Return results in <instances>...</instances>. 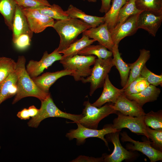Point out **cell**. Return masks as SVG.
I'll return each mask as SVG.
<instances>
[{
  "label": "cell",
  "instance_id": "cell-1",
  "mask_svg": "<svg viewBox=\"0 0 162 162\" xmlns=\"http://www.w3.org/2000/svg\"><path fill=\"white\" fill-rule=\"evenodd\" d=\"M26 59L24 56L18 57L15 70L17 77V90L12 104L28 97L36 98L42 101L50 95V93L44 92L37 86L26 71Z\"/></svg>",
  "mask_w": 162,
  "mask_h": 162
},
{
  "label": "cell",
  "instance_id": "cell-2",
  "mask_svg": "<svg viewBox=\"0 0 162 162\" xmlns=\"http://www.w3.org/2000/svg\"><path fill=\"white\" fill-rule=\"evenodd\" d=\"M52 28L60 37L59 45L56 48L59 52L76 41L80 34L92 27L80 20L69 17L55 22Z\"/></svg>",
  "mask_w": 162,
  "mask_h": 162
},
{
  "label": "cell",
  "instance_id": "cell-3",
  "mask_svg": "<svg viewBox=\"0 0 162 162\" xmlns=\"http://www.w3.org/2000/svg\"><path fill=\"white\" fill-rule=\"evenodd\" d=\"M41 102V105L38 115L32 118L27 124L29 127L37 128L41 122L49 117H60L69 119L75 123L82 117V114L76 115L66 113L60 110L53 102L50 95L46 99Z\"/></svg>",
  "mask_w": 162,
  "mask_h": 162
},
{
  "label": "cell",
  "instance_id": "cell-4",
  "mask_svg": "<svg viewBox=\"0 0 162 162\" xmlns=\"http://www.w3.org/2000/svg\"><path fill=\"white\" fill-rule=\"evenodd\" d=\"M85 107L82 113V117L76 123L91 129H97L99 122L110 114L116 113L113 107V104L106 103L103 106L98 107L93 106L89 100L83 103Z\"/></svg>",
  "mask_w": 162,
  "mask_h": 162
},
{
  "label": "cell",
  "instance_id": "cell-5",
  "mask_svg": "<svg viewBox=\"0 0 162 162\" xmlns=\"http://www.w3.org/2000/svg\"><path fill=\"white\" fill-rule=\"evenodd\" d=\"M96 56L93 55L82 56L76 55L72 57L60 60L64 69L74 70L75 72L71 75L76 81H81L83 78L89 76L94 65Z\"/></svg>",
  "mask_w": 162,
  "mask_h": 162
},
{
  "label": "cell",
  "instance_id": "cell-6",
  "mask_svg": "<svg viewBox=\"0 0 162 162\" xmlns=\"http://www.w3.org/2000/svg\"><path fill=\"white\" fill-rule=\"evenodd\" d=\"M90 75L81 81L90 83L89 94L91 96L98 88L103 87L106 76L114 66L112 57L106 59L96 58Z\"/></svg>",
  "mask_w": 162,
  "mask_h": 162
},
{
  "label": "cell",
  "instance_id": "cell-7",
  "mask_svg": "<svg viewBox=\"0 0 162 162\" xmlns=\"http://www.w3.org/2000/svg\"><path fill=\"white\" fill-rule=\"evenodd\" d=\"M77 128L75 129H72L66 134V136L70 140L74 138L76 140L78 145L83 144L86 139L89 137H97L103 140L108 148V142L104 136L107 134L117 132H120L121 130H117L114 128L112 124L105 126L100 130L91 129L85 127L79 123H76Z\"/></svg>",
  "mask_w": 162,
  "mask_h": 162
},
{
  "label": "cell",
  "instance_id": "cell-8",
  "mask_svg": "<svg viewBox=\"0 0 162 162\" xmlns=\"http://www.w3.org/2000/svg\"><path fill=\"white\" fill-rule=\"evenodd\" d=\"M118 116L113 120L112 127L117 130L127 128L132 132L146 136L148 139L146 125L144 121V116L132 117L125 115L117 111Z\"/></svg>",
  "mask_w": 162,
  "mask_h": 162
},
{
  "label": "cell",
  "instance_id": "cell-9",
  "mask_svg": "<svg viewBox=\"0 0 162 162\" xmlns=\"http://www.w3.org/2000/svg\"><path fill=\"white\" fill-rule=\"evenodd\" d=\"M29 28L35 33H40L48 27H52L53 19L42 14L35 8L22 9Z\"/></svg>",
  "mask_w": 162,
  "mask_h": 162
},
{
  "label": "cell",
  "instance_id": "cell-10",
  "mask_svg": "<svg viewBox=\"0 0 162 162\" xmlns=\"http://www.w3.org/2000/svg\"><path fill=\"white\" fill-rule=\"evenodd\" d=\"M121 140L123 142H129L131 143L126 146L127 149L131 151H139L147 156L151 162H155L162 160V152L154 148L150 142H140L130 138L126 132L120 133Z\"/></svg>",
  "mask_w": 162,
  "mask_h": 162
},
{
  "label": "cell",
  "instance_id": "cell-11",
  "mask_svg": "<svg viewBox=\"0 0 162 162\" xmlns=\"http://www.w3.org/2000/svg\"><path fill=\"white\" fill-rule=\"evenodd\" d=\"M62 59V55L57 51L56 48L50 54L46 51L39 61L30 60L26 65V69L31 78L36 77L55 62Z\"/></svg>",
  "mask_w": 162,
  "mask_h": 162
},
{
  "label": "cell",
  "instance_id": "cell-12",
  "mask_svg": "<svg viewBox=\"0 0 162 162\" xmlns=\"http://www.w3.org/2000/svg\"><path fill=\"white\" fill-rule=\"evenodd\" d=\"M120 133H111L106 135V140L113 143L114 149L111 154H103L104 162H120L124 160L131 159L135 156V153L128 151L121 145L119 137Z\"/></svg>",
  "mask_w": 162,
  "mask_h": 162
},
{
  "label": "cell",
  "instance_id": "cell-13",
  "mask_svg": "<svg viewBox=\"0 0 162 162\" xmlns=\"http://www.w3.org/2000/svg\"><path fill=\"white\" fill-rule=\"evenodd\" d=\"M140 13L130 16L117 28L110 32L114 44L118 45L124 38L132 35L137 32L139 29L138 20Z\"/></svg>",
  "mask_w": 162,
  "mask_h": 162
},
{
  "label": "cell",
  "instance_id": "cell-14",
  "mask_svg": "<svg viewBox=\"0 0 162 162\" xmlns=\"http://www.w3.org/2000/svg\"><path fill=\"white\" fill-rule=\"evenodd\" d=\"M113 107L115 110L130 116L140 117L146 114L142 107L135 100L128 98L123 93L113 104Z\"/></svg>",
  "mask_w": 162,
  "mask_h": 162
},
{
  "label": "cell",
  "instance_id": "cell-15",
  "mask_svg": "<svg viewBox=\"0 0 162 162\" xmlns=\"http://www.w3.org/2000/svg\"><path fill=\"white\" fill-rule=\"evenodd\" d=\"M82 33L90 38L98 41L100 44L112 51L115 44L112 39L111 33L106 23L104 22L96 27L87 29Z\"/></svg>",
  "mask_w": 162,
  "mask_h": 162
},
{
  "label": "cell",
  "instance_id": "cell-16",
  "mask_svg": "<svg viewBox=\"0 0 162 162\" xmlns=\"http://www.w3.org/2000/svg\"><path fill=\"white\" fill-rule=\"evenodd\" d=\"M162 15H158L146 11H141L138 20L139 28H142L147 31L153 36L155 37L161 25Z\"/></svg>",
  "mask_w": 162,
  "mask_h": 162
},
{
  "label": "cell",
  "instance_id": "cell-17",
  "mask_svg": "<svg viewBox=\"0 0 162 162\" xmlns=\"http://www.w3.org/2000/svg\"><path fill=\"white\" fill-rule=\"evenodd\" d=\"M12 41L14 43L21 35L26 34L32 38L33 33L28 25L22 9L16 4L13 19L12 30Z\"/></svg>",
  "mask_w": 162,
  "mask_h": 162
},
{
  "label": "cell",
  "instance_id": "cell-18",
  "mask_svg": "<svg viewBox=\"0 0 162 162\" xmlns=\"http://www.w3.org/2000/svg\"><path fill=\"white\" fill-rule=\"evenodd\" d=\"M74 70L64 69L55 72H47L41 76L32 78L37 86L41 90L49 93L50 87L59 79L74 73Z\"/></svg>",
  "mask_w": 162,
  "mask_h": 162
},
{
  "label": "cell",
  "instance_id": "cell-19",
  "mask_svg": "<svg viewBox=\"0 0 162 162\" xmlns=\"http://www.w3.org/2000/svg\"><path fill=\"white\" fill-rule=\"evenodd\" d=\"M102 93L99 98L92 104L99 107L107 103L114 104L118 97L124 92V89H118L115 87L111 83L108 75L105 79L103 86Z\"/></svg>",
  "mask_w": 162,
  "mask_h": 162
},
{
  "label": "cell",
  "instance_id": "cell-20",
  "mask_svg": "<svg viewBox=\"0 0 162 162\" xmlns=\"http://www.w3.org/2000/svg\"><path fill=\"white\" fill-rule=\"evenodd\" d=\"M149 50L145 49L140 50V55L137 60L134 62L128 64L130 70L129 77L125 86L123 88L124 89L134 80L140 76L141 71L150 57Z\"/></svg>",
  "mask_w": 162,
  "mask_h": 162
},
{
  "label": "cell",
  "instance_id": "cell-21",
  "mask_svg": "<svg viewBox=\"0 0 162 162\" xmlns=\"http://www.w3.org/2000/svg\"><path fill=\"white\" fill-rule=\"evenodd\" d=\"M161 91L156 86L150 84L141 92L135 94L126 96L130 100H134L140 106L142 107L146 103L156 100Z\"/></svg>",
  "mask_w": 162,
  "mask_h": 162
},
{
  "label": "cell",
  "instance_id": "cell-22",
  "mask_svg": "<svg viewBox=\"0 0 162 162\" xmlns=\"http://www.w3.org/2000/svg\"><path fill=\"white\" fill-rule=\"evenodd\" d=\"M65 11L69 17L80 20L91 26L92 28L96 27L104 22V17H98L87 14L72 4H70L67 10Z\"/></svg>",
  "mask_w": 162,
  "mask_h": 162
},
{
  "label": "cell",
  "instance_id": "cell-23",
  "mask_svg": "<svg viewBox=\"0 0 162 162\" xmlns=\"http://www.w3.org/2000/svg\"><path fill=\"white\" fill-rule=\"evenodd\" d=\"M112 52L113 58L112 61L114 66H115L119 73L121 80V85L123 88L128 80L130 70L128 64L123 60L119 51L118 45L115 44Z\"/></svg>",
  "mask_w": 162,
  "mask_h": 162
},
{
  "label": "cell",
  "instance_id": "cell-24",
  "mask_svg": "<svg viewBox=\"0 0 162 162\" xmlns=\"http://www.w3.org/2000/svg\"><path fill=\"white\" fill-rule=\"evenodd\" d=\"M17 77L15 71L2 82L0 90V105L7 99L16 95L17 92Z\"/></svg>",
  "mask_w": 162,
  "mask_h": 162
},
{
  "label": "cell",
  "instance_id": "cell-25",
  "mask_svg": "<svg viewBox=\"0 0 162 162\" xmlns=\"http://www.w3.org/2000/svg\"><path fill=\"white\" fill-rule=\"evenodd\" d=\"M96 41L90 38L87 35L82 34L81 38L71 44L65 50L59 52L62 54V59L70 58L78 54L84 48L92 44Z\"/></svg>",
  "mask_w": 162,
  "mask_h": 162
},
{
  "label": "cell",
  "instance_id": "cell-26",
  "mask_svg": "<svg viewBox=\"0 0 162 162\" xmlns=\"http://www.w3.org/2000/svg\"><path fill=\"white\" fill-rule=\"evenodd\" d=\"M126 0H112V4L104 16V22L111 32L115 28L121 8L125 4Z\"/></svg>",
  "mask_w": 162,
  "mask_h": 162
},
{
  "label": "cell",
  "instance_id": "cell-27",
  "mask_svg": "<svg viewBox=\"0 0 162 162\" xmlns=\"http://www.w3.org/2000/svg\"><path fill=\"white\" fill-rule=\"evenodd\" d=\"M16 5L15 0H0V13L6 25L11 31Z\"/></svg>",
  "mask_w": 162,
  "mask_h": 162
},
{
  "label": "cell",
  "instance_id": "cell-28",
  "mask_svg": "<svg viewBox=\"0 0 162 162\" xmlns=\"http://www.w3.org/2000/svg\"><path fill=\"white\" fill-rule=\"evenodd\" d=\"M135 1L136 0H129L127 1L125 4L121 8L116 25L113 29L117 28L130 16L142 11L136 8Z\"/></svg>",
  "mask_w": 162,
  "mask_h": 162
},
{
  "label": "cell",
  "instance_id": "cell-29",
  "mask_svg": "<svg viewBox=\"0 0 162 162\" xmlns=\"http://www.w3.org/2000/svg\"><path fill=\"white\" fill-rule=\"evenodd\" d=\"M35 8L42 14L57 20L69 18L68 14L59 5L53 4L50 6H39Z\"/></svg>",
  "mask_w": 162,
  "mask_h": 162
},
{
  "label": "cell",
  "instance_id": "cell-30",
  "mask_svg": "<svg viewBox=\"0 0 162 162\" xmlns=\"http://www.w3.org/2000/svg\"><path fill=\"white\" fill-rule=\"evenodd\" d=\"M78 55L82 56H95L98 58L106 59L112 57V52L108 50L104 46L100 44L90 45L80 51Z\"/></svg>",
  "mask_w": 162,
  "mask_h": 162
},
{
  "label": "cell",
  "instance_id": "cell-31",
  "mask_svg": "<svg viewBox=\"0 0 162 162\" xmlns=\"http://www.w3.org/2000/svg\"><path fill=\"white\" fill-rule=\"evenodd\" d=\"M135 4L136 8L141 11L162 15V0H136Z\"/></svg>",
  "mask_w": 162,
  "mask_h": 162
},
{
  "label": "cell",
  "instance_id": "cell-32",
  "mask_svg": "<svg viewBox=\"0 0 162 162\" xmlns=\"http://www.w3.org/2000/svg\"><path fill=\"white\" fill-rule=\"evenodd\" d=\"M16 67V62L12 59L5 57H0V83L15 71Z\"/></svg>",
  "mask_w": 162,
  "mask_h": 162
},
{
  "label": "cell",
  "instance_id": "cell-33",
  "mask_svg": "<svg viewBox=\"0 0 162 162\" xmlns=\"http://www.w3.org/2000/svg\"><path fill=\"white\" fill-rule=\"evenodd\" d=\"M144 122L146 125L155 130L162 129V111L157 112L151 111L145 114L144 116Z\"/></svg>",
  "mask_w": 162,
  "mask_h": 162
},
{
  "label": "cell",
  "instance_id": "cell-34",
  "mask_svg": "<svg viewBox=\"0 0 162 162\" xmlns=\"http://www.w3.org/2000/svg\"><path fill=\"white\" fill-rule=\"evenodd\" d=\"M149 85L145 79L140 75L124 89L123 94L127 96L139 93L145 89Z\"/></svg>",
  "mask_w": 162,
  "mask_h": 162
},
{
  "label": "cell",
  "instance_id": "cell-35",
  "mask_svg": "<svg viewBox=\"0 0 162 162\" xmlns=\"http://www.w3.org/2000/svg\"><path fill=\"white\" fill-rule=\"evenodd\" d=\"M146 131L148 139H150L151 146L155 149L162 152V129L155 130L151 129L146 126Z\"/></svg>",
  "mask_w": 162,
  "mask_h": 162
},
{
  "label": "cell",
  "instance_id": "cell-36",
  "mask_svg": "<svg viewBox=\"0 0 162 162\" xmlns=\"http://www.w3.org/2000/svg\"><path fill=\"white\" fill-rule=\"evenodd\" d=\"M140 75L150 84L155 86H162V74L156 75L150 70L145 65L142 68Z\"/></svg>",
  "mask_w": 162,
  "mask_h": 162
},
{
  "label": "cell",
  "instance_id": "cell-37",
  "mask_svg": "<svg viewBox=\"0 0 162 162\" xmlns=\"http://www.w3.org/2000/svg\"><path fill=\"white\" fill-rule=\"evenodd\" d=\"M16 4L21 9L51 5L47 0H15Z\"/></svg>",
  "mask_w": 162,
  "mask_h": 162
},
{
  "label": "cell",
  "instance_id": "cell-38",
  "mask_svg": "<svg viewBox=\"0 0 162 162\" xmlns=\"http://www.w3.org/2000/svg\"><path fill=\"white\" fill-rule=\"evenodd\" d=\"M31 39L28 35L23 34L20 36L14 43L18 50H23L30 46Z\"/></svg>",
  "mask_w": 162,
  "mask_h": 162
},
{
  "label": "cell",
  "instance_id": "cell-39",
  "mask_svg": "<svg viewBox=\"0 0 162 162\" xmlns=\"http://www.w3.org/2000/svg\"><path fill=\"white\" fill-rule=\"evenodd\" d=\"M71 162H104V157L95 158L93 157L80 155L72 160Z\"/></svg>",
  "mask_w": 162,
  "mask_h": 162
},
{
  "label": "cell",
  "instance_id": "cell-40",
  "mask_svg": "<svg viewBox=\"0 0 162 162\" xmlns=\"http://www.w3.org/2000/svg\"><path fill=\"white\" fill-rule=\"evenodd\" d=\"M101 0V5L99 11L101 13H106L110 7V2L111 0Z\"/></svg>",
  "mask_w": 162,
  "mask_h": 162
},
{
  "label": "cell",
  "instance_id": "cell-41",
  "mask_svg": "<svg viewBox=\"0 0 162 162\" xmlns=\"http://www.w3.org/2000/svg\"><path fill=\"white\" fill-rule=\"evenodd\" d=\"M16 116L18 118L22 120L28 119L30 117L28 109L25 108L19 112Z\"/></svg>",
  "mask_w": 162,
  "mask_h": 162
},
{
  "label": "cell",
  "instance_id": "cell-42",
  "mask_svg": "<svg viewBox=\"0 0 162 162\" xmlns=\"http://www.w3.org/2000/svg\"><path fill=\"white\" fill-rule=\"evenodd\" d=\"M30 116L32 118L35 117L38 114L39 109H37L34 105L29 106L28 109Z\"/></svg>",
  "mask_w": 162,
  "mask_h": 162
},
{
  "label": "cell",
  "instance_id": "cell-43",
  "mask_svg": "<svg viewBox=\"0 0 162 162\" xmlns=\"http://www.w3.org/2000/svg\"><path fill=\"white\" fill-rule=\"evenodd\" d=\"M83 1L87 0L89 2H96L97 0H83Z\"/></svg>",
  "mask_w": 162,
  "mask_h": 162
},
{
  "label": "cell",
  "instance_id": "cell-44",
  "mask_svg": "<svg viewBox=\"0 0 162 162\" xmlns=\"http://www.w3.org/2000/svg\"><path fill=\"white\" fill-rule=\"evenodd\" d=\"M2 83H0V89H1V86H2Z\"/></svg>",
  "mask_w": 162,
  "mask_h": 162
},
{
  "label": "cell",
  "instance_id": "cell-45",
  "mask_svg": "<svg viewBox=\"0 0 162 162\" xmlns=\"http://www.w3.org/2000/svg\"><path fill=\"white\" fill-rule=\"evenodd\" d=\"M126 1H129V0H126Z\"/></svg>",
  "mask_w": 162,
  "mask_h": 162
},
{
  "label": "cell",
  "instance_id": "cell-46",
  "mask_svg": "<svg viewBox=\"0 0 162 162\" xmlns=\"http://www.w3.org/2000/svg\"><path fill=\"white\" fill-rule=\"evenodd\" d=\"M0 148H1V147H0Z\"/></svg>",
  "mask_w": 162,
  "mask_h": 162
}]
</instances>
